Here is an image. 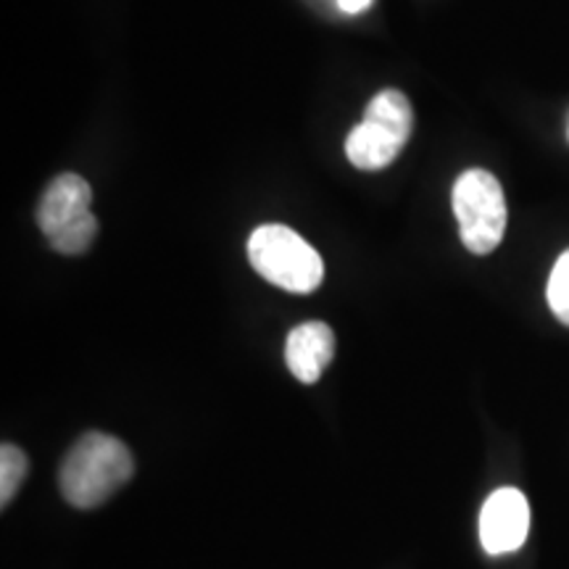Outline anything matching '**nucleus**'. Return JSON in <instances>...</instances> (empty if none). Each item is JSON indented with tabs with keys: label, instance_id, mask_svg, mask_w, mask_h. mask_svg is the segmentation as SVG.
Instances as JSON below:
<instances>
[{
	"label": "nucleus",
	"instance_id": "f257e3e1",
	"mask_svg": "<svg viewBox=\"0 0 569 569\" xmlns=\"http://www.w3.org/2000/svg\"><path fill=\"white\" fill-rule=\"evenodd\" d=\"M134 475V459L122 440L106 432H84L63 457L59 486L69 507L98 509Z\"/></svg>",
	"mask_w": 569,
	"mask_h": 569
},
{
	"label": "nucleus",
	"instance_id": "f03ea898",
	"mask_svg": "<svg viewBox=\"0 0 569 569\" xmlns=\"http://www.w3.org/2000/svg\"><path fill=\"white\" fill-rule=\"evenodd\" d=\"M415 130L409 98L398 90H382L369 101L365 119L346 138V156L356 169L377 172L398 159Z\"/></svg>",
	"mask_w": 569,
	"mask_h": 569
},
{
	"label": "nucleus",
	"instance_id": "7ed1b4c3",
	"mask_svg": "<svg viewBox=\"0 0 569 569\" xmlns=\"http://www.w3.org/2000/svg\"><path fill=\"white\" fill-rule=\"evenodd\" d=\"M248 259L267 282L288 293H315L325 277L322 256L284 224H261L253 230Z\"/></svg>",
	"mask_w": 569,
	"mask_h": 569
},
{
	"label": "nucleus",
	"instance_id": "20e7f679",
	"mask_svg": "<svg viewBox=\"0 0 569 569\" xmlns=\"http://www.w3.org/2000/svg\"><path fill=\"white\" fill-rule=\"evenodd\" d=\"M92 190L80 174H61L40 198L38 224L53 251L80 256L98 234V219L90 211Z\"/></svg>",
	"mask_w": 569,
	"mask_h": 569
},
{
	"label": "nucleus",
	"instance_id": "39448f33",
	"mask_svg": "<svg viewBox=\"0 0 569 569\" xmlns=\"http://www.w3.org/2000/svg\"><path fill=\"white\" fill-rule=\"evenodd\" d=\"M451 201L467 251L478 256L496 251L507 232V198L501 182L486 169H469L453 184Z\"/></svg>",
	"mask_w": 569,
	"mask_h": 569
},
{
	"label": "nucleus",
	"instance_id": "423d86ee",
	"mask_svg": "<svg viewBox=\"0 0 569 569\" xmlns=\"http://www.w3.org/2000/svg\"><path fill=\"white\" fill-rule=\"evenodd\" d=\"M530 532V503L522 490L498 488L482 503L480 543L490 557L517 551Z\"/></svg>",
	"mask_w": 569,
	"mask_h": 569
},
{
	"label": "nucleus",
	"instance_id": "0eeeda50",
	"mask_svg": "<svg viewBox=\"0 0 569 569\" xmlns=\"http://www.w3.org/2000/svg\"><path fill=\"white\" fill-rule=\"evenodd\" d=\"M336 356V336L330 325L325 322H306L290 330L288 343H284V361L293 372L296 380L317 382Z\"/></svg>",
	"mask_w": 569,
	"mask_h": 569
},
{
	"label": "nucleus",
	"instance_id": "6e6552de",
	"mask_svg": "<svg viewBox=\"0 0 569 569\" xmlns=\"http://www.w3.org/2000/svg\"><path fill=\"white\" fill-rule=\"evenodd\" d=\"M27 472H30L27 453L13 443L0 446V507L6 509L17 498Z\"/></svg>",
	"mask_w": 569,
	"mask_h": 569
},
{
	"label": "nucleus",
	"instance_id": "1a4fd4ad",
	"mask_svg": "<svg viewBox=\"0 0 569 569\" xmlns=\"http://www.w3.org/2000/svg\"><path fill=\"white\" fill-rule=\"evenodd\" d=\"M546 298H549L553 317H557L561 325L569 327V251L561 253L557 264H553L549 288H546Z\"/></svg>",
	"mask_w": 569,
	"mask_h": 569
},
{
	"label": "nucleus",
	"instance_id": "9d476101",
	"mask_svg": "<svg viewBox=\"0 0 569 569\" xmlns=\"http://www.w3.org/2000/svg\"><path fill=\"white\" fill-rule=\"evenodd\" d=\"M372 3L375 0H338L340 11H346V13H361V11H367Z\"/></svg>",
	"mask_w": 569,
	"mask_h": 569
}]
</instances>
